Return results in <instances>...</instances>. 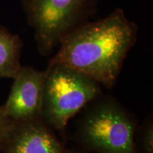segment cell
I'll return each instance as SVG.
<instances>
[{
	"label": "cell",
	"instance_id": "1",
	"mask_svg": "<svg viewBox=\"0 0 153 153\" xmlns=\"http://www.w3.org/2000/svg\"><path fill=\"white\" fill-rule=\"evenodd\" d=\"M138 26L118 8L104 18L87 22L65 36L49 63L75 69L111 89L136 43Z\"/></svg>",
	"mask_w": 153,
	"mask_h": 153
},
{
	"label": "cell",
	"instance_id": "2",
	"mask_svg": "<svg viewBox=\"0 0 153 153\" xmlns=\"http://www.w3.org/2000/svg\"><path fill=\"white\" fill-rule=\"evenodd\" d=\"M74 137L101 153H136L135 116L112 96L103 92L80 111Z\"/></svg>",
	"mask_w": 153,
	"mask_h": 153
},
{
	"label": "cell",
	"instance_id": "3",
	"mask_svg": "<svg viewBox=\"0 0 153 153\" xmlns=\"http://www.w3.org/2000/svg\"><path fill=\"white\" fill-rule=\"evenodd\" d=\"M41 118L55 132L64 133L68 122L102 93L98 82L61 63L45 70Z\"/></svg>",
	"mask_w": 153,
	"mask_h": 153
},
{
	"label": "cell",
	"instance_id": "4",
	"mask_svg": "<svg viewBox=\"0 0 153 153\" xmlns=\"http://www.w3.org/2000/svg\"><path fill=\"white\" fill-rule=\"evenodd\" d=\"M99 0H22L28 24L35 32L38 52L48 56L65 36L88 22Z\"/></svg>",
	"mask_w": 153,
	"mask_h": 153
},
{
	"label": "cell",
	"instance_id": "5",
	"mask_svg": "<svg viewBox=\"0 0 153 153\" xmlns=\"http://www.w3.org/2000/svg\"><path fill=\"white\" fill-rule=\"evenodd\" d=\"M45 71L22 66L14 78L8 99L1 106L12 120L41 118Z\"/></svg>",
	"mask_w": 153,
	"mask_h": 153
},
{
	"label": "cell",
	"instance_id": "6",
	"mask_svg": "<svg viewBox=\"0 0 153 153\" xmlns=\"http://www.w3.org/2000/svg\"><path fill=\"white\" fill-rule=\"evenodd\" d=\"M2 145L7 153H68L41 118L13 120Z\"/></svg>",
	"mask_w": 153,
	"mask_h": 153
},
{
	"label": "cell",
	"instance_id": "7",
	"mask_svg": "<svg viewBox=\"0 0 153 153\" xmlns=\"http://www.w3.org/2000/svg\"><path fill=\"white\" fill-rule=\"evenodd\" d=\"M22 39L0 26V77L14 79L20 71Z\"/></svg>",
	"mask_w": 153,
	"mask_h": 153
},
{
	"label": "cell",
	"instance_id": "8",
	"mask_svg": "<svg viewBox=\"0 0 153 153\" xmlns=\"http://www.w3.org/2000/svg\"><path fill=\"white\" fill-rule=\"evenodd\" d=\"M139 144L143 153H152L153 148V118L149 115L143 122L137 126L134 137V146Z\"/></svg>",
	"mask_w": 153,
	"mask_h": 153
},
{
	"label": "cell",
	"instance_id": "9",
	"mask_svg": "<svg viewBox=\"0 0 153 153\" xmlns=\"http://www.w3.org/2000/svg\"><path fill=\"white\" fill-rule=\"evenodd\" d=\"M12 121L13 120L4 114L1 106H0V146L2 145Z\"/></svg>",
	"mask_w": 153,
	"mask_h": 153
}]
</instances>
